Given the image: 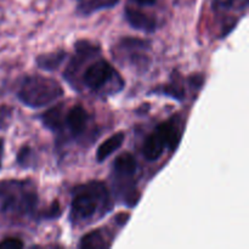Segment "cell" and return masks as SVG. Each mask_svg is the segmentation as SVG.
<instances>
[{"instance_id": "1", "label": "cell", "mask_w": 249, "mask_h": 249, "mask_svg": "<svg viewBox=\"0 0 249 249\" xmlns=\"http://www.w3.org/2000/svg\"><path fill=\"white\" fill-rule=\"evenodd\" d=\"M39 197L31 180L0 181V221L6 225H21L34 220Z\"/></svg>"}, {"instance_id": "2", "label": "cell", "mask_w": 249, "mask_h": 249, "mask_svg": "<svg viewBox=\"0 0 249 249\" xmlns=\"http://www.w3.org/2000/svg\"><path fill=\"white\" fill-rule=\"evenodd\" d=\"M113 198L102 181H89L74 187L70 220L73 226H87L106 216L113 208Z\"/></svg>"}, {"instance_id": "3", "label": "cell", "mask_w": 249, "mask_h": 249, "mask_svg": "<svg viewBox=\"0 0 249 249\" xmlns=\"http://www.w3.org/2000/svg\"><path fill=\"white\" fill-rule=\"evenodd\" d=\"M16 95L24 106L38 109L60 100L63 96V88L53 78L31 74L22 78Z\"/></svg>"}, {"instance_id": "4", "label": "cell", "mask_w": 249, "mask_h": 249, "mask_svg": "<svg viewBox=\"0 0 249 249\" xmlns=\"http://www.w3.org/2000/svg\"><path fill=\"white\" fill-rule=\"evenodd\" d=\"M83 87L90 92L101 96H111L121 92L124 89V79L118 71L105 58H92V62L83 70Z\"/></svg>"}, {"instance_id": "5", "label": "cell", "mask_w": 249, "mask_h": 249, "mask_svg": "<svg viewBox=\"0 0 249 249\" xmlns=\"http://www.w3.org/2000/svg\"><path fill=\"white\" fill-rule=\"evenodd\" d=\"M181 125L180 117L175 116L156 126L155 130L143 141V158L148 162H156L162 157L165 150L174 151L181 139Z\"/></svg>"}, {"instance_id": "6", "label": "cell", "mask_w": 249, "mask_h": 249, "mask_svg": "<svg viewBox=\"0 0 249 249\" xmlns=\"http://www.w3.org/2000/svg\"><path fill=\"white\" fill-rule=\"evenodd\" d=\"M138 162L131 153L125 152L118 156L112 165L114 186L117 192L128 207H134L139 199L136 190V174H138Z\"/></svg>"}, {"instance_id": "7", "label": "cell", "mask_w": 249, "mask_h": 249, "mask_svg": "<svg viewBox=\"0 0 249 249\" xmlns=\"http://www.w3.org/2000/svg\"><path fill=\"white\" fill-rule=\"evenodd\" d=\"M151 43L139 38H123L116 44L114 55L118 62L139 72H145L151 63Z\"/></svg>"}, {"instance_id": "8", "label": "cell", "mask_w": 249, "mask_h": 249, "mask_svg": "<svg viewBox=\"0 0 249 249\" xmlns=\"http://www.w3.org/2000/svg\"><path fill=\"white\" fill-rule=\"evenodd\" d=\"M100 46L90 40H79L74 44V53L68 62L67 68L63 72V78L67 80L68 84L72 87L75 77L80 68L89 62L90 60L99 56Z\"/></svg>"}, {"instance_id": "9", "label": "cell", "mask_w": 249, "mask_h": 249, "mask_svg": "<svg viewBox=\"0 0 249 249\" xmlns=\"http://www.w3.org/2000/svg\"><path fill=\"white\" fill-rule=\"evenodd\" d=\"M90 123H91V116L89 112L80 105H75L63 114L62 130L58 135H61L63 129L66 128L70 138L82 139L89 130Z\"/></svg>"}, {"instance_id": "10", "label": "cell", "mask_w": 249, "mask_h": 249, "mask_svg": "<svg viewBox=\"0 0 249 249\" xmlns=\"http://www.w3.org/2000/svg\"><path fill=\"white\" fill-rule=\"evenodd\" d=\"M124 16L130 27H133L136 31L143 32V33H153L158 27L155 17L150 16L135 7L126 6L124 10Z\"/></svg>"}, {"instance_id": "11", "label": "cell", "mask_w": 249, "mask_h": 249, "mask_svg": "<svg viewBox=\"0 0 249 249\" xmlns=\"http://www.w3.org/2000/svg\"><path fill=\"white\" fill-rule=\"evenodd\" d=\"M124 139H125V134H124L123 131H118V133H116L114 135L106 139V140L99 146V148H97L96 151L97 163L105 162L109 156H112L116 151H118L119 148L123 146Z\"/></svg>"}, {"instance_id": "12", "label": "cell", "mask_w": 249, "mask_h": 249, "mask_svg": "<svg viewBox=\"0 0 249 249\" xmlns=\"http://www.w3.org/2000/svg\"><path fill=\"white\" fill-rule=\"evenodd\" d=\"M63 114H65L63 106L62 105H58V106L53 107V108L48 109L45 113L41 114L40 121L46 129H49L53 134H57L58 135L61 130H62Z\"/></svg>"}, {"instance_id": "13", "label": "cell", "mask_w": 249, "mask_h": 249, "mask_svg": "<svg viewBox=\"0 0 249 249\" xmlns=\"http://www.w3.org/2000/svg\"><path fill=\"white\" fill-rule=\"evenodd\" d=\"M153 92H156L158 95H163V96L172 97V99L178 100V101H184L185 96H186L185 84L182 83L181 78L178 74H173L169 83H167L163 87L158 88V89L153 90Z\"/></svg>"}, {"instance_id": "14", "label": "cell", "mask_w": 249, "mask_h": 249, "mask_svg": "<svg viewBox=\"0 0 249 249\" xmlns=\"http://www.w3.org/2000/svg\"><path fill=\"white\" fill-rule=\"evenodd\" d=\"M118 2L119 0H79L77 5V12L82 16H90L101 10L112 9Z\"/></svg>"}, {"instance_id": "15", "label": "cell", "mask_w": 249, "mask_h": 249, "mask_svg": "<svg viewBox=\"0 0 249 249\" xmlns=\"http://www.w3.org/2000/svg\"><path fill=\"white\" fill-rule=\"evenodd\" d=\"M66 56H67V53H66V51L63 50H57V51H53V53H43V55L36 57V63L40 70L46 71V72H53V71H56L61 65H62Z\"/></svg>"}, {"instance_id": "16", "label": "cell", "mask_w": 249, "mask_h": 249, "mask_svg": "<svg viewBox=\"0 0 249 249\" xmlns=\"http://www.w3.org/2000/svg\"><path fill=\"white\" fill-rule=\"evenodd\" d=\"M111 246V242L107 240L106 232L102 231V229L91 231L82 237L79 241V248H107Z\"/></svg>"}, {"instance_id": "17", "label": "cell", "mask_w": 249, "mask_h": 249, "mask_svg": "<svg viewBox=\"0 0 249 249\" xmlns=\"http://www.w3.org/2000/svg\"><path fill=\"white\" fill-rule=\"evenodd\" d=\"M212 7L215 12H230L232 10H243L248 7V0H212Z\"/></svg>"}, {"instance_id": "18", "label": "cell", "mask_w": 249, "mask_h": 249, "mask_svg": "<svg viewBox=\"0 0 249 249\" xmlns=\"http://www.w3.org/2000/svg\"><path fill=\"white\" fill-rule=\"evenodd\" d=\"M17 163L22 168H31L34 164V151L29 146H23L17 153Z\"/></svg>"}, {"instance_id": "19", "label": "cell", "mask_w": 249, "mask_h": 249, "mask_svg": "<svg viewBox=\"0 0 249 249\" xmlns=\"http://www.w3.org/2000/svg\"><path fill=\"white\" fill-rule=\"evenodd\" d=\"M23 247V242L18 238H5L0 242V249H19Z\"/></svg>"}, {"instance_id": "20", "label": "cell", "mask_w": 249, "mask_h": 249, "mask_svg": "<svg viewBox=\"0 0 249 249\" xmlns=\"http://www.w3.org/2000/svg\"><path fill=\"white\" fill-rule=\"evenodd\" d=\"M133 1L139 6H153L156 5L157 0H133Z\"/></svg>"}, {"instance_id": "21", "label": "cell", "mask_w": 249, "mask_h": 249, "mask_svg": "<svg viewBox=\"0 0 249 249\" xmlns=\"http://www.w3.org/2000/svg\"><path fill=\"white\" fill-rule=\"evenodd\" d=\"M2 152H4V142H2V140H0V168H1V158H2Z\"/></svg>"}]
</instances>
